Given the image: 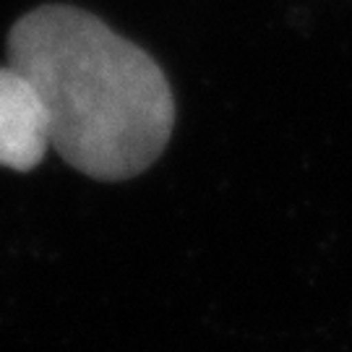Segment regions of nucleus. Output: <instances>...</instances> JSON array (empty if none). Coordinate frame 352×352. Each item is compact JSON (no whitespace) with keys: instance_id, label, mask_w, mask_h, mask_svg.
<instances>
[{"instance_id":"f257e3e1","label":"nucleus","mask_w":352,"mask_h":352,"mask_svg":"<svg viewBox=\"0 0 352 352\" xmlns=\"http://www.w3.org/2000/svg\"><path fill=\"white\" fill-rule=\"evenodd\" d=\"M8 65L34 84L50 146L94 180H128L157 162L175 126L160 63L71 6H39L13 24Z\"/></svg>"},{"instance_id":"f03ea898","label":"nucleus","mask_w":352,"mask_h":352,"mask_svg":"<svg viewBox=\"0 0 352 352\" xmlns=\"http://www.w3.org/2000/svg\"><path fill=\"white\" fill-rule=\"evenodd\" d=\"M50 149L47 110L34 84L13 65H0V164L29 173Z\"/></svg>"}]
</instances>
